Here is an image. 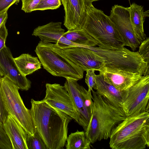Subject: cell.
Listing matches in <instances>:
<instances>
[{"instance_id":"obj_1","label":"cell","mask_w":149,"mask_h":149,"mask_svg":"<svg viewBox=\"0 0 149 149\" xmlns=\"http://www.w3.org/2000/svg\"><path fill=\"white\" fill-rule=\"evenodd\" d=\"M30 109L36 130L48 149L63 148L66 141L68 125L72 118L54 108L43 100L32 99Z\"/></svg>"},{"instance_id":"obj_13","label":"cell","mask_w":149,"mask_h":149,"mask_svg":"<svg viewBox=\"0 0 149 149\" xmlns=\"http://www.w3.org/2000/svg\"><path fill=\"white\" fill-rule=\"evenodd\" d=\"M60 22H51L38 26L34 30L32 35L38 37L44 43L54 42L60 48L64 49L75 46L77 44L63 36L65 30Z\"/></svg>"},{"instance_id":"obj_28","label":"cell","mask_w":149,"mask_h":149,"mask_svg":"<svg viewBox=\"0 0 149 149\" xmlns=\"http://www.w3.org/2000/svg\"><path fill=\"white\" fill-rule=\"evenodd\" d=\"M21 10L25 13L35 11V9L41 0H21Z\"/></svg>"},{"instance_id":"obj_7","label":"cell","mask_w":149,"mask_h":149,"mask_svg":"<svg viewBox=\"0 0 149 149\" xmlns=\"http://www.w3.org/2000/svg\"><path fill=\"white\" fill-rule=\"evenodd\" d=\"M3 101L9 114L14 117L28 134L33 135L36 127L30 109L25 106L19 92V89L6 77L0 79Z\"/></svg>"},{"instance_id":"obj_22","label":"cell","mask_w":149,"mask_h":149,"mask_svg":"<svg viewBox=\"0 0 149 149\" xmlns=\"http://www.w3.org/2000/svg\"><path fill=\"white\" fill-rule=\"evenodd\" d=\"M66 149H90V141L86 137L84 131L78 130L71 133L67 137Z\"/></svg>"},{"instance_id":"obj_32","label":"cell","mask_w":149,"mask_h":149,"mask_svg":"<svg viewBox=\"0 0 149 149\" xmlns=\"http://www.w3.org/2000/svg\"><path fill=\"white\" fill-rule=\"evenodd\" d=\"M19 0H0V14L6 10L13 4L19 2Z\"/></svg>"},{"instance_id":"obj_14","label":"cell","mask_w":149,"mask_h":149,"mask_svg":"<svg viewBox=\"0 0 149 149\" xmlns=\"http://www.w3.org/2000/svg\"><path fill=\"white\" fill-rule=\"evenodd\" d=\"M0 68L5 76L14 83L19 89L29 90L31 82L18 70L10 49L6 46L0 51Z\"/></svg>"},{"instance_id":"obj_33","label":"cell","mask_w":149,"mask_h":149,"mask_svg":"<svg viewBox=\"0 0 149 149\" xmlns=\"http://www.w3.org/2000/svg\"><path fill=\"white\" fill-rule=\"evenodd\" d=\"M8 10H6L0 14V28L5 23H6L8 18Z\"/></svg>"},{"instance_id":"obj_10","label":"cell","mask_w":149,"mask_h":149,"mask_svg":"<svg viewBox=\"0 0 149 149\" xmlns=\"http://www.w3.org/2000/svg\"><path fill=\"white\" fill-rule=\"evenodd\" d=\"M45 86V96L43 100L52 107L68 115L78 123L77 111L64 86L56 83H47Z\"/></svg>"},{"instance_id":"obj_23","label":"cell","mask_w":149,"mask_h":149,"mask_svg":"<svg viewBox=\"0 0 149 149\" xmlns=\"http://www.w3.org/2000/svg\"><path fill=\"white\" fill-rule=\"evenodd\" d=\"M26 141L28 149H48L37 131L33 135L27 134Z\"/></svg>"},{"instance_id":"obj_27","label":"cell","mask_w":149,"mask_h":149,"mask_svg":"<svg viewBox=\"0 0 149 149\" xmlns=\"http://www.w3.org/2000/svg\"><path fill=\"white\" fill-rule=\"evenodd\" d=\"M0 148L12 149L11 143L4 129L3 125L0 121Z\"/></svg>"},{"instance_id":"obj_11","label":"cell","mask_w":149,"mask_h":149,"mask_svg":"<svg viewBox=\"0 0 149 149\" xmlns=\"http://www.w3.org/2000/svg\"><path fill=\"white\" fill-rule=\"evenodd\" d=\"M61 50L66 57L84 71L93 70L100 71L105 67L103 58L87 48L74 47Z\"/></svg>"},{"instance_id":"obj_25","label":"cell","mask_w":149,"mask_h":149,"mask_svg":"<svg viewBox=\"0 0 149 149\" xmlns=\"http://www.w3.org/2000/svg\"><path fill=\"white\" fill-rule=\"evenodd\" d=\"M81 93L85 105L92 115L93 107V102L92 101L91 91L87 90L81 86Z\"/></svg>"},{"instance_id":"obj_2","label":"cell","mask_w":149,"mask_h":149,"mask_svg":"<svg viewBox=\"0 0 149 149\" xmlns=\"http://www.w3.org/2000/svg\"><path fill=\"white\" fill-rule=\"evenodd\" d=\"M113 149H145L149 147V113L127 116L113 130L110 137Z\"/></svg>"},{"instance_id":"obj_17","label":"cell","mask_w":149,"mask_h":149,"mask_svg":"<svg viewBox=\"0 0 149 149\" xmlns=\"http://www.w3.org/2000/svg\"><path fill=\"white\" fill-rule=\"evenodd\" d=\"M3 125L12 149H28L26 141L27 134L14 117L9 114Z\"/></svg>"},{"instance_id":"obj_24","label":"cell","mask_w":149,"mask_h":149,"mask_svg":"<svg viewBox=\"0 0 149 149\" xmlns=\"http://www.w3.org/2000/svg\"><path fill=\"white\" fill-rule=\"evenodd\" d=\"M61 5L60 0H41L36 7L35 11L56 9Z\"/></svg>"},{"instance_id":"obj_3","label":"cell","mask_w":149,"mask_h":149,"mask_svg":"<svg viewBox=\"0 0 149 149\" xmlns=\"http://www.w3.org/2000/svg\"><path fill=\"white\" fill-rule=\"evenodd\" d=\"M93 112L85 132L91 143L109 138L113 130L126 117L123 109L114 106L93 90Z\"/></svg>"},{"instance_id":"obj_29","label":"cell","mask_w":149,"mask_h":149,"mask_svg":"<svg viewBox=\"0 0 149 149\" xmlns=\"http://www.w3.org/2000/svg\"><path fill=\"white\" fill-rule=\"evenodd\" d=\"M95 70H89L86 71L85 82L88 87V91H92L96 83L97 75L95 73Z\"/></svg>"},{"instance_id":"obj_21","label":"cell","mask_w":149,"mask_h":149,"mask_svg":"<svg viewBox=\"0 0 149 149\" xmlns=\"http://www.w3.org/2000/svg\"><path fill=\"white\" fill-rule=\"evenodd\" d=\"M63 36L77 44L90 46L97 45L95 40L83 29L71 30L65 32Z\"/></svg>"},{"instance_id":"obj_6","label":"cell","mask_w":149,"mask_h":149,"mask_svg":"<svg viewBox=\"0 0 149 149\" xmlns=\"http://www.w3.org/2000/svg\"><path fill=\"white\" fill-rule=\"evenodd\" d=\"M94 51L104 60V66L138 73L142 76L149 74V66L138 52L131 51L124 47L110 50L99 47L84 46Z\"/></svg>"},{"instance_id":"obj_9","label":"cell","mask_w":149,"mask_h":149,"mask_svg":"<svg viewBox=\"0 0 149 149\" xmlns=\"http://www.w3.org/2000/svg\"><path fill=\"white\" fill-rule=\"evenodd\" d=\"M109 17L121 35L125 46L130 47L135 52L141 42L135 35L129 8L115 5L112 7Z\"/></svg>"},{"instance_id":"obj_12","label":"cell","mask_w":149,"mask_h":149,"mask_svg":"<svg viewBox=\"0 0 149 149\" xmlns=\"http://www.w3.org/2000/svg\"><path fill=\"white\" fill-rule=\"evenodd\" d=\"M61 1L65 11V26L68 30L82 29L88 9L92 2L90 0Z\"/></svg>"},{"instance_id":"obj_5","label":"cell","mask_w":149,"mask_h":149,"mask_svg":"<svg viewBox=\"0 0 149 149\" xmlns=\"http://www.w3.org/2000/svg\"><path fill=\"white\" fill-rule=\"evenodd\" d=\"M35 51L44 68L52 75L78 80L83 78L84 70L66 57L56 44L40 41Z\"/></svg>"},{"instance_id":"obj_36","label":"cell","mask_w":149,"mask_h":149,"mask_svg":"<svg viewBox=\"0 0 149 149\" xmlns=\"http://www.w3.org/2000/svg\"></svg>"},{"instance_id":"obj_8","label":"cell","mask_w":149,"mask_h":149,"mask_svg":"<svg viewBox=\"0 0 149 149\" xmlns=\"http://www.w3.org/2000/svg\"><path fill=\"white\" fill-rule=\"evenodd\" d=\"M149 74L125 90L122 109L126 116L149 111Z\"/></svg>"},{"instance_id":"obj_30","label":"cell","mask_w":149,"mask_h":149,"mask_svg":"<svg viewBox=\"0 0 149 149\" xmlns=\"http://www.w3.org/2000/svg\"><path fill=\"white\" fill-rule=\"evenodd\" d=\"M3 76V72L0 68V79ZM0 120L3 123L6 120L8 115V112L3 101L0 85Z\"/></svg>"},{"instance_id":"obj_19","label":"cell","mask_w":149,"mask_h":149,"mask_svg":"<svg viewBox=\"0 0 149 149\" xmlns=\"http://www.w3.org/2000/svg\"><path fill=\"white\" fill-rule=\"evenodd\" d=\"M129 8L130 19L135 35L142 42L146 37L143 29V23L146 16L143 7L133 3Z\"/></svg>"},{"instance_id":"obj_31","label":"cell","mask_w":149,"mask_h":149,"mask_svg":"<svg viewBox=\"0 0 149 149\" xmlns=\"http://www.w3.org/2000/svg\"><path fill=\"white\" fill-rule=\"evenodd\" d=\"M8 35V30L5 23L0 28V51L6 46L5 43Z\"/></svg>"},{"instance_id":"obj_15","label":"cell","mask_w":149,"mask_h":149,"mask_svg":"<svg viewBox=\"0 0 149 149\" xmlns=\"http://www.w3.org/2000/svg\"><path fill=\"white\" fill-rule=\"evenodd\" d=\"M104 81L120 91L126 90L137 83L142 75L137 73L104 67L99 71Z\"/></svg>"},{"instance_id":"obj_4","label":"cell","mask_w":149,"mask_h":149,"mask_svg":"<svg viewBox=\"0 0 149 149\" xmlns=\"http://www.w3.org/2000/svg\"><path fill=\"white\" fill-rule=\"evenodd\" d=\"M82 29L94 39L99 47L110 50L124 47L123 38L109 16L93 4L88 9Z\"/></svg>"},{"instance_id":"obj_18","label":"cell","mask_w":149,"mask_h":149,"mask_svg":"<svg viewBox=\"0 0 149 149\" xmlns=\"http://www.w3.org/2000/svg\"><path fill=\"white\" fill-rule=\"evenodd\" d=\"M93 88L112 104L122 109L125 91H120L113 85L106 82L102 74L97 75L96 83Z\"/></svg>"},{"instance_id":"obj_16","label":"cell","mask_w":149,"mask_h":149,"mask_svg":"<svg viewBox=\"0 0 149 149\" xmlns=\"http://www.w3.org/2000/svg\"><path fill=\"white\" fill-rule=\"evenodd\" d=\"M78 80L67 78L64 86L69 93L77 113L78 123L85 132L88 126L91 114L85 106L81 93V86Z\"/></svg>"},{"instance_id":"obj_34","label":"cell","mask_w":149,"mask_h":149,"mask_svg":"<svg viewBox=\"0 0 149 149\" xmlns=\"http://www.w3.org/2000/svg\"><path fill=\"white\" fill-rule=\"evenodd\" d=\"M92 2L93 1H96L100 0H90Z\"/></svg>"},{"instance_id":"obj_26","label":"cell","mask_w":149,"mask_h":149,"mask_svg":"<svg viewBox=\"0 0 149 149\" xmlns=\"http://www.w3.org/2000/svg\"><path fill=\"white\" fill-rule=\"evenodd\" d=\"M139 47L138 53L149 66V38L146 37L141 43Z\"/></svg>"},{"instance_id":"obj_35","label":"cell","mask_w":149,"mask_h":149,"mask_svg":"<svg viewBox=\"0 0 149 149\" xmlns=\"http://www.w3.org/2000/svg\"></svg>"},{"instance_id":"obj_20","label":"cell","mask_w":149,"mask_h":149,"mask_svg":"<svg viewBox=\"0 0 149 149\" xmlns=\"http://www.w3.org/2000/svg\"><path fill=\"white\" fill-rule=\"evenodd\" d=\"M14 60L19 72L25 76L41 68V64L38 58L28 54H23L14 58Z\"/></svg>"}]
</instances>
